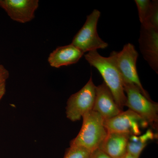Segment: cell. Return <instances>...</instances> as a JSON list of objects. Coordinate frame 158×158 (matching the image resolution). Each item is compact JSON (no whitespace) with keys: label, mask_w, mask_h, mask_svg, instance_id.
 <instances>
[{"label":"cell","mask_w":158,"mask_h":158,"mask_svg":"<svg viewBox=\"0 0 158 158\" xmlns=\"http://www.w3.org/2000/svg\"><path fill=\"white\" fill-rule=\"evenodd\" d=\"M90 158H112L101 150L98 148L91 153Z\"/></svg>","instance_id":"ac0fdd59"},{"label":"cell","mask_w":158,"mask_h":158,"mask_svg":"<svg viewBox=\"0 0 158 158\" xmlns=\"http://www.w3.org/2000/svg\"><path fill=\"white\" fill-rule=\"evenodd\" d=\"M148 125L142 117L130 110L104 120V126L108 133H123L130 136L139 135L141 129L145 128Z\"/></svg>","instance_id":"52a82bcc"},{"label":"cell","mask_w":158,"mask_h":158,"mask_svg":"<svg viewBox=\"0 0 158 158\" xmlns=\"http://www.w3.org/2000/svg\"><path fill=\"white\" fill-rule=\"evenodd\" d=\"M138 42L144 59L157 73L158 72V30L141 26Z\"/></svg>","instance_id":"9c48e42d"},{"label":"cell","mask_w":158,"mask_h":158,"mask_svg":"<svg viewBox=\"0 0 158 158\" xmlns=\"http://www.w3.org/2000/svg\"><path fill=\"white\" fill-rule=\"evenodd\" d=\"M96 87L91 77L83 88L70 97L66 108L67 118L73 122L78 121L85 113L93 110Z\"/></svg>","instance_id":"8992f818"},{"label":"cell","mask_w":158,"mask_h":158,"mask_svg":"<svg viewBox=\"0 0 158 158\" xmlns=\"http://www.w3.org/2000/svg\"><path fill=\"white\" fill-rule=\"evenodd\" d=\"M125 93H126L125 106L147 122L153 127H157L158 105L143 95L136 85L123 82Z\"/></svg>","instance_id":"277c9868"},{"label":"cell","mask_w":158,"mask_h":158,"mask_svg":"<svg viewBox=\"0 0 158 158\" xmlns=\"http://www.w3.org/2000/svg\"><path fill=\"white\" fill-rule=\"evenodd\" d=\"M9 76V72L3 65H0V87L6 85V80Z\"/></svg>","instance_id":"e0dca14e"},{"label":"cell","mask_w":158,"mask_h":158,"mask_svg":"<svg viewBox=\"0 0 158 158\" xmlns=\"http://www.w3.org/2000/svg\"><path fill=\"white\" fill-rule=\"evenodd\" d=\"M138 55L134 45L128 43L120 52H112L109 57L120 73L123 82L136 85L144 96L151 99L148 93L143 88L138 76L136 66Z\"/></svg>","instance_id":"3957f363"},{"label":"cell","mask_w":158,"mask_h":158,"mask_svg":"<svg viewBox=\"0 0 158 158\" xmlns=\"http://www.w3.org/2000/svg\"><path fill=\"white\" fill-rule=\"evenodd\" d=\"M85 59L96 69L104 79V83L113 94L116 104L123 111L126 102L123 81L120 73L110 57L101 56L97 50L88 52Z\"/></svg>","instance_id":"6da1fadb"},{"label":"cell","mask_w":158,"mask_h":158,"mask_svg":"<svg viewBox=\"0 0 158 158\" xmlns=\"http://www.w3.org/2000/svg\"><path fill=\"white\" fill-rule=\"evenodd\" d=\"M38 0H0V7L11 19L20 23L29 22L34 17Z\"/></svg>","instance_id":"ba28073f"},{"label":"cell","mask_w":158,"mask_h":158,"mask_svg":"<svg viewBox=\"0 0 158 158\" xmlns=\"http://www.w3.org/2000/svg\"><path fill=\"white\" fill-rule=\"evenodd\" d=\"M143 26H148L158 30V1H152L149 13Z\"/></svg>","instance_id":"5bb4252c"},{"label":"cell","mask_w":158,"mask_h":158,"mask_svg":"<svg viewBox=\"0 0 158 158\" xmlns=\"http://www.w3.org/2000/svg\"><path fill=\"white\" fill-rule=\"evenodd\" d=\"M81 128L70 146L84 148L90 152L99 148L106 137L108 132L104 126V119L98 113L90 110L83 117Z\"/></svg>","instance_id":"7a4b0ae2"},{"label":"cell","mask_w":158,"mask_h":158,"mask_svg":"<svg viewBox=\"0 0 158 158\" xmlns=\"http://www.w3.org/2000/svg\"><path fill=\"white\" fill-rule=\"evenodd\" d=\"M100 16V11L94 9L87 16L85 23L73 40L72 44L84 53L108 47V44L103 41L98 34L97 24Z\"/></svg>","instance_id":"5b68a950"},{"label":"cell","mask_w":158,"mask_h":158,"mask_svg":"<svg viewBox=\"0 0 158 158\" xmlns=\"http://www.w3.org/2000/svg\"><path fill=\"white\" fill-rule=\"evenodd\" d=\"M6 93V86L0 89V100L2 98L3 96Z\"/></svg>","instance_id":"d6986e66"},{"label":"cell","mask_w":158,"mask_h":158,"mask_svg":"<svg viewBox=\"0 0 158 158\" xmlns=\"http://www.w3.org/2000/svg\"><path fill=\"white\" fill-rule=\"evenodd\" d=\"M123 158H136L135 157L129 154L128 153H127V154L126 155V156H125V157Z\"/></svg>","instance_id":"ffe728a7"},{"label":"cell","mask_w":158,"mask_h":158,"mask_svg":"<svg viewBox=\"0 0 158 158\" xmlns=\"http://www.w3.org/2000/svg\"><path fill=\"white\" fill-rule=\"evenodd\" d=\"M92 110L99 114L104 120L113 118L122 112L104 83L96 87L95 101Z\"/></svg>","instance_id":"30bf717a"},{"label":"cell","mask_w":158,"mask_h":158,"mask_svg":"<svg viewBox=\"0 0 158 158\" xmlns=\"http://www.w3.org/2000/svg\"><path fill=\"white\" fill-rule=\"evenodd\" d=\"M156 136L150 129L148 130L141 135L130 136L127 143V153L136 158H139L148 143L153 140Z\"/></svg>","instance_id":"4fadbf2b"},{"label":"cell","mask_w":158,"mask_h":158,"mask_svg":"<svg viewBox=\"0 0 158 158\" xmlns=\"http://www.w3.org/2000/svg\"><path fill=\"white\" fill-rule=\"evenodd\" d=\"M5 86H6V85H3V86H1V87H0V89L2 88H3V87H5Z\"/></svg>","instance_id":"44dd1931"},{"label":"cell","mask_w":158,"mask_h":158,"mask_svg":"<svg viewBox=\"0 0 158 158\" xmlns=\"http://www.w3.org/2000/svg\"><path fill=\"white\" fill-rule=\"evenodd\" d=\"M91 153L84 148L70 146L64 158H90Z\"/></svg>","instance_id":"2e32d148"},{"label":"cell","mask_w":158,"mask_h":158,"mask_svg":"<svg viewBox=\"0 0 158 158\" xmlns=\"http://www.w3.org/2000/svg\"><path fill=\"white\" fill-rule=\"evenodd\" d=\"M138 8L139 20L141 25L145 23L149 13L151 6V1L149 0L135 1Z\"/></svg>","instance_id":"9a60e30c"},{"label":"cell","mask_w":158,"mask_h":158,"mask_svg":"<svg viewBox=\"0 0 158 158\" xmlns=\"http://www.w3.org/2000/svg\"><path fill=\"white\" fill-rule=\"evenodd\" d=\"M84 53L71 44L59 47L51 53L48 61L51 66L59 68L61 66L75 64L78 62Z\"/></svg>","instance_id":"7c38bea8"},{"label":"cell","mask_w":158,"mask_h":158,"mask_svg":"<svg viewBox=\"0 0 158 158\" xmlns=\"http://www.w3.org/2000/svg\"><path fill=\"white\" fill-rule=\"evenodd\" d=\"M130 135L118 133H108L99 149L112 158H123L127 153Z\"/></svg>","instance_id":"8fae6325"}]
</instances>
